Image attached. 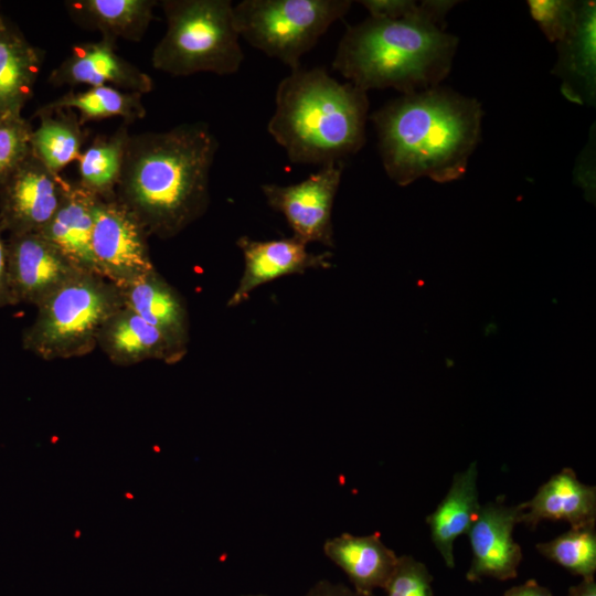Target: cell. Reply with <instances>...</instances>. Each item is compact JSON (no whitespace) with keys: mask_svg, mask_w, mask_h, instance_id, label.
<instances>
[{"mask_svg":"<svg viewBox=\"0 0 596 596\" xmlns=\"http://www.w3.org/2000/svg\"><path fill=\"white\" fill-rule=\"evenodd\" d=\"M219 149L205 123L130 135L116 189L148 236H177L207 210L210 173Z\"/></svg>","mask_w":596,"mask_h":596,"instance_id":"1","label":"cell"},{"mask_svg":"<svg viewBox=\"0 0 596 596\" xmlns=\"http://www.w3.org/2000/svg\"><path fill=\"white\" fill-rule=\"evenodd\" d=\"M480 103L436 86L403 94L371 115L386 174L398 185L465 174L481 135Z\"/></svg>","mask_w":596,"mask_h":596,"instance_id":"2","label":"cell"},{"mask_svg":"<svg viewBox=\"0 0 596 596\" xmlns=\"http://www.w3.org/2000/svg\"><path fill=\"white\" fill-rule=\"evenodd\" d=\"M457 1H422L400 19L368 17L342 35L332 67L349 83L411 94L439 86L449 74L458 39L445 31Z\"/></svg>","mask_w":596,"mask_h":596,"instance_id":"3","label":"cell"},{"mask_svg":"<svg viewBox=\"0 0 596 596\" xmlns=\"http://www.w3.org/2000/svg\"><path fill=\"white\" fill-rule=\"evenodd\" d=\"M366 92L323 67L290 71L278 84L267 131L297 164L344 163L365 143Z\"/></svg>","mask_w":596,"mask_h":596,"instance_id":"4","label":"cell"},{"mask_svg":"<svg viewBox=\"0 0 596 596\" xmlns=\"http://www.w3.org/2000/svg\"><path fill=\"white\" fill-rule=\"evenodd\" d=\"M167 30L152 66L172 76L232 75L244 61L231 0H163Z\"/></svg>","mask_w":596,"mask_h":596,"instance_id":"5","label":"cell"},{"mask_svg":"<svg viewBox=\"0 0 596 596\" xmlns=\"http://www.w3.org/2000/svg\"><path fill=\"white\" fill-rule=\"evenodd\" d=\"M118 288L91 272H81L40 306L22 333V347L52 361L91 353L106 321L120 308Z\"/></svg>","mask_w":596,"mask_h":596,"instance_id":"6","label":"cell"},{"mask_svg":"<svg viewBox=\"0 0 596 596\" xmlns=\"http://www.w3.org/2000/svg\"><path fill=\"white\" fill-rule=\"evenodd\" d=\"M351 4L350 0H243L234 4V19L241 38L292 71Z\"/></svg>","mask_w":596,"mask_h":596,"instance_id":"7","label":"cell"},{"mask_svg":"<svg viewBox=\"0 0 596 596\" xmlns=\"http://www.w3.org/2000/svg\"><path fill=\"white\" fill-rule=\"evenodd\" d=\"M91 247L95 273L117 287L156 269L146 230L117 199H98Z\"/></svg>","mask_w":596,"mask_h":596,"instance_id":"8","label":"cell"},{"mask_svg":"<svg viewBox=\"0 0 596 596\" xmlns=\"http://www.w3.org/2000/svg\"><path fill=\"white\" fill-rule=\"evenodd\" d=\"M342 172L343 163L324 166L296 184L265 183L262 192L268 205L284 215L295 237L333 247L331 216Z\"/></svg>","mask_w":596,"mask_h":596,"instance_id":"9","label":"cell"},{"mask_svg":"<svg viewBox=\"0 0 596 596\" xmlns=\"http://www.w3.org/2000/svg\"><path fill=\"white\" fill-rule=\"evenodd\" d=\"M72 183L52 172L32 152L0 185V224L9 235L40 233Z\"/></svg>","mask_w":596,"mask_h":596,"instance_id":"10","label":"cell"},{"mask_svg":"<svg viewBox=\"0 0 596 596\" xmlns=\"http://www.w3.org/2000/svg\"><path fill=\"white\" fill-rule=\"evenodd\" d=\"M8 275L18 304L40 306L81 272L39 233L9 235Z\"/></svg>","mask_w":596,"mask_h":596,"instance_id":"11","label":"cell"},{"mask_svg":"<svg viewBox=\"0 0 596 596\" xmlns=\"http://www.w3.org/2000/svg\"><path fill=\"white\" fill-rule=\"evenodd\" d=\"M521 505H505L502 501L480 505L468 531L472 560L466 578L478 582L483 577L505 581L517 577L522 561L520 545L513 540Z\"/></svg>","mask_w":596,"mask_h":596,"instance_id":"12","label":"cell"},{"mask_svg":"<svg viewBox=\"0 0 596 596\" xmlns=\"http://www.w3.org/2000/svg\"><path fill=\"white\" fill-rule=\"evenodd\" d=\"M236 244L244 257V269L227 307L241 305L256 288L279 277L331 267L330 252L313 254L294 235L270 241L242 236Z\"/></svg>","mask_w":596,"mask_h":596,"instance_id":"13","label":"cell"},{"mask_svg":"<svg viewBox=\"0 0 596 596\" xmlns=\"http://www.w3.org/2000/svg\"><path fill=\"white\" fill-rule=\"evenodd\" d=\"M47 81L56 87L111 86L141 95L153 88L151 77L117 54L116 41L106 38L74 45L71 54L51 72Z\"/></svg>","mask_w":596,"mask_h":596,"instance_id":"14","label":"cell"},{"mask_svg":"<svg viewBox=\"0 0 596 596\" xmlns=\"http://www.w3.org/2000/svg\"><path fill=\"white\" fill-rule=\"evenodd\" d=\"M97 347L109 361L121 366L147 360L174 364L187 353V350L124 306L102 328Z\"/></svg>","mask_w":596,"mask_h":596,"instance_id":"15","label":"cell"},{"mask_svg":"<svg viewBox=\"0 0 596 596\" xmlns=\"http://www.w3.org/2000/svg\"><path fill=\"white\" fill-rule=\"evenodd\" d=\"M554 73L561 78L562 94L579 105H594L596 95V4L579 1L577 19L557 42Z\"/></svg>","mask_w":596,"mask_h":596,"instance_id":"16","label":"cell"},{"mask_svg":"<svg viewBox=\"0 0 596 596\" xmlns=\"http://www.w3.org/2000/svg\"><path fill=\"white\" fill-rule=\"evenodd\" d=\"M520 505L519 523L531 530L544 520L566 521L572 529L595 526L596 487L581 482L573 469L563 468Z\"/></svg>","mask_w":596,"mask_h":596,"instance_id":"17","label":"cell"},{"mask_svg":"<svg viewBox=\"0 0 596 596\" xmlns=\"http://www.w3.org/2000/svg\"><path fill=\"white\" fill-rule=\"evenodd\" d=\"M44 52L32 45L19 28L0 18V119L20 117L33 95Z\"/></svg>","mask_w":596,"mask_h":596,"instance_id":"18","label":"cell"},{"mask_svg":"<svg viewBox=\"0 0 596 596\" xmlns=\"http://www.w3.org/2000/svg\"><path fill=\"white\" fill-rule=\"evenodd\" d=\"M117 288L124 307L188 351L190 337L185 302L157 269Z\"/></svg>","mask_w":596,"mask_h":596,"instance_id":"19","label":"cell"},{"mask_svg":"<svg viewBox=\"0 0 596 596\" xmlns=\"http://www.w3.org/2000/svg\"><path fill=\"white\" fill-rule=\"evenodd\" d=\"M323 553L345 573L353 589L361 594H374L376 588L384 589L398 558L382 542L379 533H342L324 542Z\"/></svg>","mask_w":596,"mask_h":596,"instance_id":"20","label":"cell"},{"mask_svg":"<svg viewBox=\"0 0 596 596\" xmlns=\"http://www.w3.org/2000/svg\"><path fill=\"white\" fill-rule=\"evenodd\" d=\"M97 201L78 182L72 183L66 198L39 233L75 266L91 273H95L91 240Z\"/></svg>","mask_w":596,"mask_h":596,"instance_id":"21","label":"cell"},{"mask_svg":"<svg viewBox=\"0 0 596 596\" xmlns=\"http://www.w3.org/2000/svg\"><path fill=\"white\" fill-rule=\"evenodd\" d=\"M477 477L475 461L465 471L457 472L445 498L426 518L432 541L450 568L455 565L454 541L468 533L480 509Z\"/></svg>","mask_w":596,"mask_h":596,"instance_id":"22","label":"cell"},{"mask_svg":"<svg viewBox=\"0 0 596 596\" xmlns=\"http://www.w3.org/2000/svg\"><path fill=\"white\" fill-rule=\"evenodd\" d=\"M65 8L73 21L96 30L113 41H140L155 19V0H68Z\"/></svg>","mask_w":596,"mask_h":596,"instance_id":"23","label":"cell"},{"mask_svg":"<svg viewBox=\"0 0 596 596\" xmlns=\"http://www.w3.org/2000/svg\"><path fill=\"white\" fill-rule=\"evenodd\" d=\"M35 111L39 126L32 130L31 152L52 172H60L78 160L85 139L78 117L71 110Z\"/></svg>","mask_w":596,"mask_h":596,"instance_id":"24","label":"cell"},{"mask_svg":"<svg viewBox=\"0 0 596 596\" xmlns=\"http://www.w3.org/2000/svg\"><path fill=\"white\" fill-rule=\"evenodd\" d=\"M129 136L128 124L124 123L111 135L95 138L77 160L78 184L100 200L116 199Z\"/></svg>","mask_w":596,"mask_h":596,"instance_id":"25","label":"cell"},{"mask_svg":"<svg viewBox=\"0 0 596 596\" xmlns=\"http://www.w3.org/2000/svg\"><path fill=\"white\" fill-rule=\"evenodd\" d=\"M141 96V94L121 91L111 86L89 87L83 92L66 93L36 111L77 110L81 125L88 120L114 116L121 117L126 124H130L146 116Z\"/></svg>","mask_w":596,"mask_h":596,"instance_id":"26","label":"cell"},{"mask_svg":"<svg viewBox=\"0 0 596 596\" xmlns=\"http://www.w3.org/2000/svg\"><path fill=\"white\" fill-rule=\"evenodd\" d=\"M546 558L583 579L593 578L596 572L595 526L570 529L553 540L536 544Z\"/></svg>","mask_w":596,"mask_h":596,"instance_id":"27","label":"cell"},{"mask_svg":"<svg viewBox=\"0 0 596 596\" xmlns=\"http://www.w3.org/2000/svg\"><path fill=\"white\" fill-rule=\"evenodd\" d=\"M32 130L22 116L0 119V185L31 152Z\"/></svg>","mask_w":596,"mask_h":596,"instance_id":"28","label":"cell"},{"mask_svg":"<svg viewBox=\"0 0 596 596\" xmlns=\"http://www.w3.org/2000/svg\"><path fill=\"white\" fill-rule=\"evenodd\" d=\"M531 17L550 42H560L573 28L579 1L572 0H530Z\"/></svg>","mask_w":596,"mask_h":596,"instance_id":"29","label":"cell"},{"mask_svg":"<svg viewBox=\"0 0 596 596\" xmlns=\"http://www.w3.org/2000/svg\"><path fill=\"white\" fill-rule=\"evenodd\" d=\"M433 576L426 565L411 555H401L387 581L386 596H434Z\"/></svg>","mask_w":596,"mask_h":596,"instance_id":"30","label":"cell"},{"mask_svg":"<svg viewBox=\"0 0 596 596\" xmlns=\"http://www.w3.org/2000/svg\"><path fill=\"white\" fill-rule=\"evenodd\" d=\"M360 3L369 11V17L381 19H400L417 4L411 0H362Z\"/></svg>","mask_w":596,"mask_h":596,"instance_id":"31","label":"cell"},{"mask_svg":"<svg viewBox=\"0 0 596 596\" xmlns=\"http://www.w3.org/2000/svg\"><path fill=\"white\" fill-rule=\"evenodd\" d=\"M3 232L0 224V308L17 305L9 284L8 251Z\"/></svg>","mask_w":596,"mask_h":596,"instance_id":"32","label":"cell"},{"mask_svg":"<svg viewBox=\"0 0 596 596\" xmlns=\"http://www.w3.org/2000/svg\"><path fill=\"white\" fill-rule=\"evenodd\" d=\"M305 596H375L374 594H361L341 583L328 579L316 582Z\"/></svg>","mask_w":596,"mask_h":596,"instance_id":"33","label":"cell"},{"mask_svg":"<svg viewBox=\"0 0 596 596\" xmlns=\"http://www.w3.org/2000/svg\"><path fill=\"white\" fill-rule=\"evenodd\" d=\"M503 596H553L551 590L534 579L509 588Z\"/></svg>","mask_w":596,"mask_h":596,"instance_id":"34","label":"cell"},{"mask_svg":"<svg viewBox=\"0 0 596 596\" xmlns=\"http://www.w3.org/2000/svg\"><path fill=\"white\" fill-rule=\"evenodd\" d=\"M567 596H596L595 578L583 579L579 584L571 586Z\"/></svg>","mask_w":596,"mask_h":596,"instance_id":"35","label":"cell"},{"mask_svg":"<svg viewBox=\"0 0 596 596\" xmlns=\"http://www.w3.org/2000/svg\"><path fill=\"white\" fill-rule=\"evenodd\" d=\"M237 596H269V595H266V594H242V595H237Z\"/></svg>","mask_w":596,"mask_h":596,"instance_id":"36","label":"cell"},{"mask_svg":"<svg viewBox=\"0 0 596 596\" xmlns=\"http://www.w3.org/2000/svg\"><path fill=\"white\" fill-rule=\"evenodd\" d=\"M1 15H2V14L0 13V18H1Z\"/></svg>","mask_w":596,"mask_h":596,"instance_id":"37","label":"cell"}]
</instances>
